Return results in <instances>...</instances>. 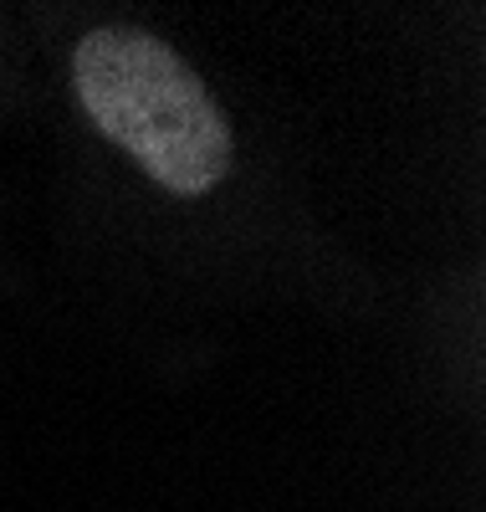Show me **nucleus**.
Segmentation results:
<instances>
[{"instance_id": "f257e3e1", "label": "nucleus", "mask_w": 486, "mask_h": 512, "mask_svg": "<svg viewBox=\"0 0 486 512\" xmlns=\"http://www.w3.org/2000/svg\"><path fill=\"white\" fill-rule=\"evenodd\" d=\"M77 98L103 134L139 159L169 195H205L231 169V128L195 67L134 26L82 36L72 57Z\"/></svg>"}]
</instances>
